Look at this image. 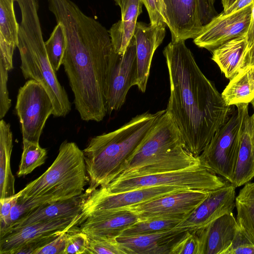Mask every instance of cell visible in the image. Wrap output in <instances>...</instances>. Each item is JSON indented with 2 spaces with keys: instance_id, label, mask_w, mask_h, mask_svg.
<instances>
[{
  "instance_id": "6da1fadb",
  "label": "cell",
  "mask_w": 254,
  "mask_h": 254,
  "mask_svg": "<svg viewBox=\"0 0 254 254\" xmlns=\"http://www.w3.org/2000/svg\"><path fill=\"white\" fill-rule=\"evenodd\" d=\"M66 40L63 65L74 95V104L85 121H102L106 115V72L114 51L109 30L85 14L71 0H48Z\"/></svg>"
},
{
  "instance_id": "7a4b0ae2",
  "label": "cell",
  "mask_w": 254,
  "mask_h": 254,
  "mask_svg": "<svg viewBox=\"0 0 254 254\" xmlns=\"http://www.w3.org/2000/svg\"><path fill=\"white\" fill-rule=\"evenodd\" d=\"M170 95L166 112L178 127L184 148L196 157L235 109L203 74L185 41L164 49Z\"/></svg>"
},
{
  "instance_id": "3957f363",
  "label": "cell",
  "mask_w": 254,
  "mask_h": 254,
  "mask_svg": "<svg viewBox=\"0 0 254 254\" xmlns=\"http://www.w3.org/2000/svg\"><path fill=\"white\" fill-rule=\"evenodd\" d=\"M165 111L137 115L118 129L90 139L83 150L89 179L85 195L105 187L122 173Z\"/></svg>"
},
{
  "instance_id": "277c9868",
  "label": "cell",
  "mask_w": 254,
  "mask_h": 254,
  "mask_svg": "<svg viewBox=\"0 0 254 254\" xmlns=\"http://www.w3.org/2000/svg\"><path fill=\"white\" fill-rule=\"evenodd\" d=\"M21 12L18 49L25 79H34L46 89L54 106L53 116L64 117L70 111L68 95L49 60L38 14V0H15Z\"/></svg>"
},
{
  "instance_id": "5b68a950",
  "label": "cell",
  "mask_w": 254,
  "mask_h": 254,
  "mask_svg": "<svg viewBox=\"0 0 254 254\" xmlns=\"http://www.w3.org/2000/svg\"><path fill=\"white\" fill-rule=\"evenodd\" d=\"M89 182L83 150L75 143L65 140L49 168L18 191V201L25 204L28 212L79 196Z\"/></svg>"
},
{
  "instance_id": "8992f818",
  "label": "cell",
  "mask_w": 254,
  "mask_h": 254,
  "mask_svg": "<svg viewBox=\"0 0 254 254\" xmlns=\"http://www.w3.org/2000/svg\"><path fill=\"white\" fill-rule=\"evenodd\" d=\"M200 162L184 148L180 130L165 111L115 179L180 170Z\"/></svg>"
},
{
  "instance_id": "52a82bcc",
  "label": "cell",
  "mask_w": 254,
  "mask_h": 254,
  "mask_svg": "<svg viewBox=\"0 0 254 254\" xmlns=\"http://www.w3.org/2000/svg\"><path fill=\"white\" fill-rule=\"evenodd\" d=\"M227 181L200 162L180 170L115 179L105 187L100 188L108 193L158 186L210 191L224 186Z\"/></svg>"
},
{
  "instance_id": "ba28073f",
  "label": "cell",
  "mask_w": 254,
  "mask_h": 254,
  "mask_svg": "<svg viewBox=\"0 0 254 254\" xmlns=\"http://www.w3.org/2000/svg\"><path fill=\"white\" fill-rule=\"evenodd\" d=\"M240 125V115L235 109L198 156L204 167L231 183L238 155Z\"/></svg>"
},
{
  "instance_id": "9c48e42d",
  "label": "cell",
  "mask_w": 254,
  "mask_h": 254,
  "mask_svg": "<svg viewBox=\"0 0 254 254\" xmlns=\"http://www.w3.org/2000/svg\"><path fill=\"white\" fill-rule=\"evenodd\" d=\"M15 110L23 141L39 143L45 123L54 112L53 104L46 89L38 81L29 79L18 90Z\"/></svg>"
},
{
  "instance_id": "30bf717a",
  "label": "cell",
  "mask_w": 254,
  "mask_h": 254,
  "mask_svg": "<svg viewBox=\"0 0 254 254\" xmlns=\"http://www.w3.org/2000/svg\"><path fill=\"white\" fill-rule=\"evenodd\" d=\"M85 220L82 212L74 217L36 223L8 231L0 235V254H15L25 245L34 254L60 235L79 226Z\"/></svg>"
},
{
  "instance_id": "8fae6325",
  "label": "cell",
  "mask_w": 254,
  "mask_h": 254,
  "mask_svg": "<svg viewBox=\"0 0 254 254\" xmlns=\"http://www.w3.org/2000/svg\"><path fill=\"white\" fill-rule=\"evenodd\" d=\"M136 84V45L133 36L123 54L113 51L110 56L104 88L107 114L120 109L125 103L129 90Z\"/></svg>"
},
{
  "instance_id": "7c38bea8",
  "label": "cell",
  "mask_w": 254,
  "mask_h": 254,
  "mask_svg": "<svg viewBox=\"0 0 254 254\" xmlns=\"http://www.w3.org/2000/svg\"><path fill=\"white\" fill-rule=\"evenodd\" d=\"M208 193L185 190L123 208L135 212L141 220L155 218L184 220L206 198Z\"/></svg>"
},
{
  "instance_id": "4fadbf2b",
  "label": "cell",
  "mask_w": 254,
  "mask_h": 254,
  "mask_svg": "<svg viewBox=\"0 0 254 254\" xmlns=\"http://www.w3.org/2000/svg\"><path fill=\"white\" fill-rule=\"evenodd\" d=\"M253 4L228 14L222 12L203 25L199 35L193 39L198 47L211 52L226 42L247 35L251 21Z\"/></svg>"
},
{
  "instance_id": "5bb4252c",
  "label": "cell",
  "mask_w": 254,
  "mask_h": 254,
  "mask_svg": "<svg viewBox=\"0 0 254 254\" xmlns=\"http://www.w3.org/2000/svg\"><path fill=\"white\" fill-rule=\"evenodd\" d=\"M185 190L187 189L175 187L158 186L108 193L99 188L84 198L82 212L86 219L88 215L95 211L123 208Z\"/></svg>"
},
{
  "instance_id": "9a60e30c",
  "label": "cell",
  "mask_w": 254,
  "mask_h": 254,
  "mask_svg": "<svg viewBox=\"0 0 254 254\" xmlns=\"http://www.w3.org/2000/svg\"><path fill=\"white\" fill-rule=\"evenodd\" d=\"M172 42L195 38L202 30L198 0H162Z\"/></svg>"
},
{
  "instance_id": "2e32d148",
  "label": "cell",
  "mask_w": 254,
  "mask_h": 254,
  "mask_svg": "<svg viewBox=\"0 0 254 254\" xmlns=\"http://www.w3.org/2000/svg\"><path fill=\"white\" fill-rule=\"evenodd\" d=\"M235 189L232 183L227 181L221 188L209 191L206 198L176 228L200 229L232 213L236 207Z\"/></svg>"
},
{
  "instance_id": "e0dca14e",
  "label": "cell",
  "mask_w": 254,
  "mask_h": 254,
  "mask_svg": "<svg viewBox=\"0 0 254 254\" xmlns=\"http://www.w3.org/2000/svg\"><path fill=\"white\" fill-rule=\"evenodd\" d=\"M141 220L137 214L126 208L101 210L88 215L79 229L90 239L116 238Z\"/></svg>"
},
{
  "instance_id": "ac0fdd59",
  "label": "cell",
  "mask_w": 254,
  "mask_h": 254,
  "mask_svg": "<svg viewBox=\"0 0 254 254\" xmlns=\"http://www.w3.org/2000/svg\"><path fill=\"white\" fill-rule=\"evenodd\" d=\"M167 25L153 26L137 22L133 37L136 45L137 84L145 92L154 53L165 36Z\"/></svg>"
},
{
  "instance_id": "d6986e66",
  "label": "cell",
  "mask_w": 254,
  "mask_h": 254,
  "mask_svg": "<svg viewBox=\"0 0 254 254\" xmlns=\"http://www.w3.org/2000/svg\"><path fill=\"white\" fill-rule=\"evenodd\" d=\"M189 228H175L156 233L119 236L116 239L124 254H172Z\"/></svg>"
},
{
  "instance_id": "ffe728a7",
  "label": "cell",
  "mask_w": 254,
  "mask_h": 254,
  "mask_svg": "<svg viewBox=\"0 0 254 254\" xmlns=\"http://www.w3.org/2000/svg\"><path fill=\"white\" fill-rule=\"evenodd\" d=\"M248 105V103H242L235 106L241 117L239 152L232 183L236 188L254 178V138Z\"/></svg>"
},
{
  "instance_id": "44dd1931",
  "label": "cell",
  "mask_w": 254,
  "mask_h": 254,
  "mask_svg": "<svg viewBox=\"0 0 254 254\" xmlns=\"http://www.w3.org/2000/svg\"><path fill=\"white\" fill-rule=\"evenodd\" d=\"M238 227L232 212L195 229L199 239V254H223L231 244Z\"/></svg>"
},
{
  "instance_id": "7402d4cb",
  "label": "cell",
  "mask_w": 254,
  "mask_h": 254,
  "mask_svg": "<svg viewBox=\"0 0 254 254\" xmlns=\"http://www.w3.org/2000/svg\"><path fill=\"white\" fill-rule=\"evenodd\" d=\"M85 194L65 200L47 204L27 212L0 235L12 229L36 223L74 217L82 213Z\"/></svg>"
},
{
  "instance_id": "603a6c76",
  "label": "cell",
  "mask_w": 254,
  "mask_h": 254,
  "mask_svg": "<svg viewBox=\"0 0 254 254\" xmlns=\"http://www.w3.org/2000/svg\"><path fill=\"white\" fill-rule=\"evenodd\" d=\"M121 10V19L109 30L114 51L123 54L133 36L137 19L142 12V0H114Z\"/></svg>"
},
{
  "instance_id": "cb8c5ba5",
  "label": "cell",
  "mask_w": 254,
  "mask_h": 254,
  "mask_svg": "<svg viewBox=\"0 0 254 254\" xmlns=\"http://www.w3.org/2000/svg\"><path fill=\"white\" fill-rule=\"evenodd\" d=\"M14 2L0 0V63L8 70L13 68V55L18 43L19 23Z\"/></svg>"
},
{
  "instance_id": "d4e9b609",
  "label": "cell",
  "mask_w": 254,
  "mask_h": 254,
  "mask_svg": "<svg viewBox=\"0 0 254 254\" xmlns=\"http://www.w3.org/2000/svg\"><path fill=\"white\" fill-rule=\"evenodd\" d=\"M248 51L246 35L231 39L212 52L211 59L218 65L225 77L231 79L244 69Z\"/></svg>"
},
{
  "instance_id": "484cf974",
  "label": "cell",
  "mask_w": 254,
  "mask_h": 254,
  "mask_svg": "<svg viewBox=\"0 0 254 254\" xmlns=\"http://www.w3.org/2000/svg\"><path fill=\"white\" fill-rule=\"evenodd\" d=\"M12 133L10 126L4 120L0 121V199L15 194V178L10 167L12 150Z\"/></svg>"
},
{
  "instance_id": "4316f807",
  "label": "cell",
  "mask_w": 254,
  "mask_h": 254,
  "mask_svg": "<svg viewBox=\"0 0 254 254\" xmlns=\"http://www.w3.org/2000/svg\"><path fill=\"white\" fill-rule=\"evenodd\" d=\"M221 95L228 106L250 103L254 99V84L250 78L247 68L243 69L232 79Z\"/></svg>"
},
{
  "instance_id": "83f0119b",
  "label": "cell",
  "mask_w": 254,
  "mask_h": 254,
  "mask_svg": "<svg viewBox=\"0 0 254 254\" xmlns=\"http://www.w3.org/2000/svg\"><path fill=\"white\" fill-rule=\"evenodd\" d=\"M237 221L254 242V183H247L236 197Z\"/></svg>"
},
{
  "instance_id": "f1b7e54d",
  "label": "cell",
  "mask_w": 254,
  "mask_h": 254,
  "mask_svg": "<svg viewBox=\"0 0 254 254\" xmlns=\"http://www.w3.org/2000/svg\"><path fill=\"white\" fill-rule=\"evenodd\" d=\"M183 220L155 218L139 221L125 230L121 236L148 235L175 228Z\"/></svg>"
},
{
  "instance_id": "f546056e",
  "label": "cell",
  "mask_w": 254,
  "mask_h": 254,
  "mask_svg": "<svg viewBox=\"0 0 254 254\" xmlns=\"http://www.w3.org/2000/svg\"><path fill=\"white\" fill-rule=\"evenodd\" d=\"M47 157L46 149L39 143L23 141V151L17 176L20 177L31 173L45 163Z\"/></svg>"
},
{
  "instance_id": "4dcf8cb0",
  "label": "cell",
  "mask_w": 254,
  "mask_h": 254,
  "mask_svg": "<svg viewBox=\"0 0 254 254\" xmlns=\"http://www.w3.org/2000/svg\"><path fill=\"white\" fill-rule=\"evenodd\" d=\"M45 44L50 63L57 72L63 65L66 49L65 37L61 24L57 23Z\"/></svg>"
},
{
  "instance_id": "1f68e13d",
  "label": "cell",
  "mask_w": 254,
  "mask_h": 254,
  "mask_svg": "<svg viewBox=\"0 0 254 254\" xmlns=\"http://www.w3.org/2000/svg\"><path fill=\"white\" fill-rule=\"evenodd\" d=\"M89 242V236L79 228H72L65 233V248L64 254H86Z\"/></svg>"
},
{
  "instance_id": "d6a6232c",
  "label": "cell",
  "mask_w": 254,
  "mask_h": 254,
  "mask_svg": "<svg viewBox=\"0 0 254 254\" xmlns=\"http://www.w3.org/2000/svg\"><path fill=\"white\" fill-rule=\"evenodd\" d=\"M223 254H254V242L239 224L231 244Z\"/></svg>"
},
{
  "instance_id": "836d02e7",
  "label": "cell",
  "mask_w": 254,
  "mask_h": 254,
  "mask_svg": "<svg viewBox=\"0 0 254 254\" xmlns=\"http://www.w3.org/2000/svg\"><path fill=\"white\" fill-rule=\"evenodd\" d=\"M116 238L90 239L86 254H124Z\"/></svg>"
},
{
  "instance_id": "e575fe53",
  "label": "cell",
  "mask_w": 254,
  "mask_h": 254,
  "mask_svg": "<svg viewBox=\"0 0 254 254\" xmlns=\"http://www.w3.org/2000/svg\"><path fill=\"white\" fill-rule=\"evenodd\" d=\"M199 239L195 229L189 230L173 249L172 254H199Z\"/></svg>"
},
{
  "instance_id": "d590c367",
  "label": "cell",
  "mask_w": 254,
  "mask_h": 254,
  "mask_svg": "<svg viewBox=\"0 0 254 254\" xmlns=\"http://www.w3.org/2000/svg\"><path fill=\"white\" fill-rule=\"evenodd\" d=\"M8 70L0 63V118L2 119L7 114L11 104L7 89Z\"/></svg>"
},
{
  "instance_id": "8d00e7d4",
  "label": "cell",
  "mask_w": 254,
  "mask_h": 254,
  "mask_svg": "<svg viewBox=\"0 0 254 254\" xmlns=\"http://www.w3.org/2000/svg\"><path fill=\"white\" fill-rule=\"evenodd\" d=\"M142 1L147 10L151 25H166L162 0H142Z\"/></svg>"
},
{
  "instance_id": "74e56055",
  "label": "cell",
  "mask_w": 254,
  "mask_h": 254,
  "mask_svg": "<svg viewBox=\"0 0 254 254\" xmlns=\"http://www.w3.org/2000/svg\"><path fill=\"white\" fill-rule=\"evenodd\" d=\"M65 233L36 250L33 254H64L65 248Z\"/></svg>"
},
{
  "instance_id": "f35d334b",
  "label": "cell",
  "mask_w": 254,
  "mask_h": 254,
  "mask_svg": "<svg viewBox=\"0 0 254 254\" xmlns=\"http://www.w3.org/2000/svg\"><path fill=\"white\" fill-rule=\"evenodd\" d=\"M19 196L18 192L11 196L0 199V233L5 229L11 209L17 202Z\"/></svg>"
},
{
  "instance_id": "ab89813d",
  "label": "cell",
  "mask_w": 254,
  "mask_h": 254,
  "mask_svg": "<svg viewBox=\"0 0 254 254\" xmlns=\"http://www.w3.org/2000/svg\"><path fill=\"white\" fill-rule=\"evenodd\" d=\"M27 212L28 209L25 204L19 202L17 200V202L12 206L11 209L7 222V225L4 230L8 228L13 223L19 220Z\"/></svg>"
},
{
  "instance_id": "60d3db41",
  "label": "cell",
  "mask_w": 254,
  "mask_h": 254,
  "mask_svg": "<svg viewBox=\"0 0 254 254\" xmlns=\"http://www.w3.org/2000/svg\"><path fill=\"white\" fill-rule=\"evenodd\" d=\"M254 0H236L229 7L222 12L224 14H228L237 11L245 7L253 4Z\"/></svg>"
},
{
  "instance_id": "b9f144b4",
  "label": "cell",
  "mask_w": 254,
  "mask_h": 254,
  "mask_svg": "<svg viewBox=\"0 0 254 254\" xmlns=\"http://www.w3.org/2000/svg\"><path fill=\"white\" fill-rule=\"evenodd\" d=\"M246 37L248 42L247 53L254 43V2L253 3L252 9L251 21L249 27V30L246 35Z\"/></svg>"
},
{
  "instance_id": "7bdbcfd3",
  "label": "cell",
  "mask_w": 254,
  "mask_h": 254,
  "mask_svg": "<svg viewBox=\"0 0 254 254\" xmlns=\"http://www.w3.org/2000/svg\"><path fill=\"white\" fill-rule=\"evenodd\" d=\"M254 65V43L246 53L245 57L244 68L250 67Z\"/></svg>"
},
{
  "instance_id": "ee69618b",
  "label": "cell",
  "mask_w": 254,
  "mask_h": 254,
  "mask_svg": "<svg viewBox=\"0 0 254 254\" xmlns=\"http://www.w3.org/2000/svg\"><path fill=\"white\" fill-rule=\"evenodd\" d=\"M236 0H221L223 10L229 7Z\"/></svg>"
},
{
  "instance_id": "f6af8a7d",
  "label": "cell",
  "mask_w": 254,
  "mask_h": 254,
  "mask_svg": "<svg viewBox=\"0 0 254 254\" xmlns=\"http://www.w3.org/2000/svg\"><path fill=\"white\" fill-rule=\"evenodd\" d=\"M248 69L249 75L253 83L254 84V65L246 68Z\"/></svg>"
},
{
  "instance_id": "bcb514c9",
  "label": "cell",
  "mask_w": 254,
  "mask_h": 254,
  "mask_svg": "<svg viewBox=\"0 0 254 254\" xmlns=\"http://www.w3.org/2000/svg\"><path fill=\"white\" fill-rule=\"evenodd\" d=\"M252 104L253 109H254V113L253 115L251 116V119H252V128H253V135H254V99L252 100V101L251 102Z\"/></svg>"
},
{
  "instance_id": "7dc6e473",
  "label": "cell",
  "mask_w": 254,
  "mask_h": 254,
  "mask_svg": "<svg viewBox=\"0 0 254 254\" xmlns=\"http://www.w3.org/2000/svg\"><path fill=\"white\" fill-rule=\"evenodd\" d=\"M209 2L210 3V4L213 6H214V3H215V0H208Z\"/></svg>"
},
{
  "instance_id": "c3c4849f",
  "label": "cell",
  "mask_w": 254,
  "mask_h": 254,
  "mask_svg": "<svg viewBox=\"0 0 254 254\" xmlns=\"http://www.w3.org/2000/svg\"><path fill=\"white\" fill-rule=\"evenodd\" d=\"M12 0V1H15V0Z\"/></svg>"
}]
</instances>
